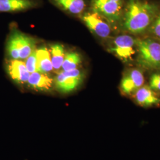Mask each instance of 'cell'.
I'll return each instance as SVG.
<instances>
[{
    "label": "cell",
    "mask_w": 160,
    "mask_h": 160,
    "mask_svg": "<svg viewBox=\"0 0 160 160\" xmlns=\"http://www.w3.org/2000/svg\"><path fill=\"white\" fill-rule=\"evenodd\" d=\"M157 7L142 0H129L123 21V28L132 34L148 30L157 16Z\"/></svg>",
    "instance_id": "1"
},
{
    "label": "cell",
    "mask_w": 160,
    "mask_h": 160,
    "mask_svg": "<svg viewBox=\"0 0 160 160\" xmlns=\"http://www.w3.org/2000/svg\"><path fill=\"white\" fill-rule=\"evenodd\" d=\"M7 74L14 82L18 84L28 82L30 73L24 62L19 59H8L6 62Z\"/></svg>",
    "instance_id": "9"
},
{
    "label": "cell",
    "mask_w": 160,
    "mask_h": 160,
    "mask_svg": "<svg viewBox=\"0 0 160 160\" xmlns=\"http://www.w3.org/2000/svg\"><path fill=\"white\" fill-rule=\"evenodd\" d=\"M37 58V71L49 73L53 70L50 52L46 47H42L36 50Z\"/></svg>",
    "instance_id": "13"
},
{
    "label": "cell",
    "mask_w": 160,
    "mask_h": 160,
    "mask_svg": "<svg viewBox=\"0 0 160 160\" xmlns=\"http://www.w3.org/2000/svg\"><path fill=\"white\" fill-rule=\"evenodd\" d=\"M110 51L121 60L128 61L137 52V39L127 34L119 36L113 40Z\"/></svg>",
    "instance_id": "4"
},
{
    "label": "cell",
    "mask_w": 160,
    "mask_h": 160,
    "mask_svg": "<svg viewBox=\"0 0 160 160\" xmlns=\"http://www.w3.org/2000/svg\"><path fill=\"white\" fill-rule=\"evenodd\" d=\"M143 83L144 77L142 72L137 69H131L123 75L122 79L120 90L123 94L129 96L143 86Z\"/></svg>",
    "instance_id": "8"
},
{
    "label": "cell",
    "mask_w": 160,
    "mask_h": 160,
    "mask_svg": "<svg viewBox=\"0 0 160 160\" xmlns=\"http://www.w3.org/2000/svg\"><path fill=\"white\" fill-rule=\"evenodd\" d=\"M35 49L32 53L25 60V65L26 68L29 71L30 74H32L37 71V58H36V53Z\"/></svg>",
    "instance_id": "17"
},
{
    "label": "cell",
    "mask_w": 160,
    "mask_h": 160,
    "mask_svg": "<svg viewBox=\"0 0 160 160\" xmlns=\"http://www.w3.org/2000/svg\"><path fill=\"white\" fill-rule=\"evenodd\" d=\"M83 78V74L78 69L71 71H62L58 74L54 80L56 88L59 92L67 93L74 91Z\"/></svg>",
    "instance_id": "5"
},
{
    "label": "cell",
    "mask_w": 160,
    "mask_h": 160,
    "mask_svg": "<svg viewBox=\"0 0 160 160\" xmlns=\"http://www.w3.org/2000/svg\"></svg>",
    "instance_id": "21"
},
{
    "label": "cell",
    "mask_w": 160,
    "mask_h": 160,
    "mask_svg": "<svg viewBox=\"0 0 160 160\" xmlns=\"http://www.w3.org/2000/svg\"><path fill=\"white\" fill-rule=\"evenodd\" d=\"M81 63V58L77 52H71L65 54L63 63L62 65V71H71L77 68Z\"/></svg>",
    "instance_id": "16"
},
{
    "label": "cell",
    "mask_w": 160,
    "mask_h": 160,
    "mask_svg": "<svg viewBox=\"0 0 160 160\" xmlns=\"http://www.w3.org/2000/svg\"><path fill=\"white\" fill-rule=\"evenodd\" d=\"M148 30L160 40V14L155 17Z\"/></svg>",
    "instance_id": "18"
},
{
    "label": "cell",
    "mask_w": 160,
    "mask_h": 160,
    "mask_svg": "<svg viewBox=\"0 0 160 160\" xmlns=\"http://www.w3.org/2000/svg\"><path fill=\"white\" fill-rule=\"evenodd\" d=\"M82 18L88 28L98 36L106 38L111 33V28L106 19L97 12L87 13Z\"/></svg>",
    "instance_id": "7"
},
{
    "label": "cell",
    "mask_w": 160,
    "mask_h": 160,
    "mask_svg": "<svg viewBox=\"0 0 160 160\" xmlns=\"http://www.w3.org/2000/svg\"><path fill=\"white\" fill-rule=\"evenodd\" d=\"M53 1L65 11L74 14L82 12L86 7L84 0H53Z\"/></svg>",
    "instance_id": "14"
},
{
    "label": "cell",
    "mask_w": 160,
    "mask_h": 160,
    "mask_svg": "<svg viewBox=\"0 0 160 160\" xmlns=\"http://www.w3.org/2000/svg\"><path fill=\"white\" fill-rule=\"evenodd\" d=\"M138 62L145 68H160V41L152 39H137Z\"/></svg>",
    "instance_id": "3"
},
{
    "label": "cell",
    "mask_w": 160,
    "mask_h": 160,
    "mask_svg": "<svg viewBox=\"0 0 160 160\" xmlns=\"http://www.w3.org/2000/svg\"><path fill=\"white\" fill-rule=\"evenodd\" d=\"M149 87L154 91L160 92V74H155L151 76L149 81Z\"/></svg>",
    "instance_id": "19"
},
{
    "label": "cell",
    "mask_w": 160,
    "mask_h": 160,
    "mask_svg": "<svg viewBox=\"0 0 160 160\" xmlns=\"http://www.w3.org/2000/svg\"><path fill=\"white\" fill-rule=\"evenodd\" d=\"M133 95L135 102L142 107L149 108L160 104V97L149 86H142Z\"/></svg>",
    "instance_id": "10"
},
{
    "label": "cell",
    "mask_w": 160,
    "mask_h": 160,
    "mask_svg": "<svg viewBox=\"0 0 160 160\" xmlns=\"http://www.w3.org/2000/svg\"><path fill=\"white\" fill-rule=\"evenodd\" d=\"M36 40L16 29H12L6 43L10 59L25 60L35 50Z\"/></svg>",
    "instance_id": "2"
},
{
    "label": "cell",
    "mask_w": 160,
    "mask_h": 160,
    "mask_svg": "<svg viewBox=\"0 0 160 160\" xmlns=\"http://www.w3.org/2000/svg\"><path fill=\"white\" fill-rule=\"evenodd\" d=\"M28 84L34 90L47 92L51 90L53 80L47 74L36 71L30 74Z\"/></svg>",
    "instance_id": "12"
},
{
    "label": "cell",
    "mask_w": 160,
    "mask_h": 160,
    "mask_svg": "<svg viewBox=\"0 0 160 160\" xmlns=\"http://www.w3.org/2000/svg\"><path fill=\"white\" fill-rule=\"evenodd\" d=\"M112 1H113L115 2H121V0H112Z\"/></svg>",
    "instance_id": "20"
},
{
    "label": "cell",
    "mask_w": 160,
    "mask_h": 160,
    "mask_svg": "<svg viewBox=\"0 0 160 160\" xmlns=\"http://www.w3.org/2000/svg\"><path fill=\"white\" fill-rule=\"evenodd\" d=\"M35 0H0V12H17L34 8Z\"/></svg>",
    "instance_id": "11"
},
{
    "label": "cell",
    "mask_w": 160,
    "mask_h": 160,
    "mask_svg": "<svg viewBox=\"0 0 160 160\" xmlns=\"http://www.w3.org/2000/svg\"><path fill=\"white\" fill-rule=\"evenodd\" d=\"M94 11L109 22H114L120 16L121 2L112 0H92Z\"/></svg>",
    "instance_id": "6"
},
{
    "label": "cell",
    "mask_w": 160,
    "mask_h": 160,
    "mask_svg": "<svg viewBox=\"0 0 160 160\" xmlns=\"http://www.w3.org/2000/svg\"><path fill=\"white\" fill-rule=\"evenodd\" d=\"M49 52L53 69L56 71H60L66 54L65 53L63 46L59 44L53 45L51 47V50Z\"/></svg>",
    "instance_id": "15"
}]
</instances>
